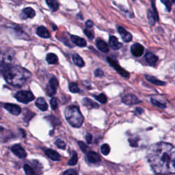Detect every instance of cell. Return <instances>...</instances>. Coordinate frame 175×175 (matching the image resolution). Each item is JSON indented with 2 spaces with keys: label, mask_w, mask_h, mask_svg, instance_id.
<instances>
[{
  "label": "cell",
  "mask_w": 175,
  "mask_h": 175,
  "mask_svg": "<svg viewBox=\"0 0 175 175\" xmlns=\"http://www.w3.org/2000/svg\"><path fill=\"white\" fill-rule=\"evenodd\" d=\"M36 106L41 111H47L48 109V105L44 98L40 97L36 100Z\"/></svg>",
  "instance_id": "ffe728a7"
},
{
  "label": "cell",
  "mask_w": 175,
  "mask_h": 175,
  "mask_svg": "<svg viewBox=\"0 0 175 175\" xmlns=\"http://www.w3.org/2000/svg\"><path fill=\"white\" fill-rule=\"evenodd\" d=\"M94 97L97 100H99V101L100 103H101L103 104H105L107 103V97H106V96L104 95V94H100L99 95H94Z\"/></svg>",
  "instance_id": "83f0119b"
},
{
  "label": "cell",
  "mask_w": 175,
  "mask_h": 175,
  "mask_svg": "<svg viewBox=\"0 0 175 175\" xmlns=\"http://www.w3.org/2000/svg\"><path fill=\"white\" fill-rule=\"evenodd\" d=\"M151 102H152V104H153L154 106L159 107V108H165V107H166V105H165L164 103H162L161 102H159V101H158L157 100H156V99H151Z\"/></svg>",
  "instance_id": "1f68e13d"
},
{
  "label": "cell",
  "mask_w": 175,
  "mask_h": 175,
  "mask_svg": "<svg viewBox=\"0 0 175 175\" xmlns=\"http://www.w3.org/2000/svg\"><path fill=\"white\" fill-rule=\"evenodd\" d=\"M145 77H146V79L148 81H150L151 83L155 85H165L166 84L163 82V81H160L157 79H156L155 77H152V76H149V75H145Z\"/></svg>",
  "instance_id": "d4e9b609"
},
{
  "label": "cell",
  "mask_w": 175,
  "mask_h": 175,
  "mask_svg": "<svg viewBox=\"0 0 175 175\" xmlns=\"http://www.w3.org/2000/svg\"><path fill=\"white\" fill-rule=\"evenodd\" d=\"M87 159L90 163H98L100 162V157L96 152L90 151L87 154Z\"/></svg>",
  "instance_id": "4fadbf2b"
},
{
  "label": "cell",
  "mask_w": 175,
  "mask_h": 175,
  "mask_svg": "<svg viewBox=\"0 0 175 175\" xmlns=\"http://www.w3.org/2000/svg\"><path fill=\"white\" fill-rule=\"evenodd\" d=\"M45 152V154L47 157L50 158L51 160H53V161L58 162L61 159L60 155H59L56 151H55L54 150L47 149L45 151V152Z\"/></svg>",
  "instance_id": "2e32d148"
},
{
  "label": "cell",
  "mask_w": 175,
  "mask_h": 175,
  "mask_svg": "<svg viewBox=\"0 0 175 175\" xmlns=\"http://www.w3.org/2000/svg\"><path fill=\"white\" fill-rule=\"evenodd\" d=\"M82 103L84 104V106L85 107H88V108H98L99 107L97 103H95L93 100L88 98H84L82 100Z\"/></svg>",
  "instance_id": "44dd1931"
},
{
  "label": "cell",
  "mask_w": 175,
  "mask_h": 175,
  "mask_svg": "<svg viewBox=\"0 0 175 175\" xmlns=\"http://www.w3.org/2000/svg\"><path fill=\"white\" fill-rule=\"evenodd\" d=\"M145 59L147 62L151 66L155 65L158 60V58L156 55L152 53H147L145 55Z\"/></svg>",
  "instance_id": "d6986e66"
},
{
  "label": "cell",
  "mask_w": 175,
  "mask_h": 175,
  "mask_svg": "<svg viewBox=\"0 0 175 175\" xmlns=\"http://www.w3.org/2000/svg\"><path fill=\"white\" fill-rule=\"evenodd\" d=\"M118 32L121 36V38L125 43H129L132 40V35L129 32L126 30L125 28H123L121 26L118 27Z\"/></svg>",
  "instance_id": "9c48e42d"
},
{
  "label": "cell",
  "mask_w": 175,
  "mask_h": 175,
  "mask_svg": "<svg viewBox=\"0 0 175 175\" xmlns=\"http://www.w3.org/2000/svg\"><path fill=\"white\" fill-rule=\"evenodd\" d=\"M100 151H101L103 155H107L110 152V147L107 144H104L100 147Z\"/></svg>",
  "instance_id": "f546056e"
},
{
  "label": "cell",
  "mask_w": 175,
  "mask_h": 175,
  "mask_svg": "<svg viewBox=\"0 0 175 175\" xmlns=\"http://www.w3.org/2000/svg\"><path fill=\"white\" fill-rule=\"evenodd\" d=\"M46 60L50 64H55L58 63V58L57 55L55 54H54L53 53H50L47 55Z\"/></svg>",
  "instance_id": "603a6c76"
},
{
  "label": "cell",
  "mask_w": 175,
  "mask_h": 175,
  "mask_svg": "<svg viewBox=\"0 0 175 175\" xmlns=\"http://www.w3.org/2000/svg\"><path fill=\"white\" fill-rule=\"evenodd\" d=\"M55 144L59 148H62V149H64L66 147L65 142L60 139H58L56 141H55Z\"/></svg>",
  "instance_id": "d6a6232c"
},
{
  "label": "cell",
  "mask_w": 175,
  "mask_h": 175,
  "mask_svg": "<svg viewBox=\"0 0 175 175\" xmlns=\"http://www.w3.org/2000/svg\"><path fill=\"white\" fill-rule=\"evenodd\" d=\"M14 97L17 99L18 102L27 104L32 100L34 99V96L33 95L30 91L28 90H22L18 92L17 94L14 95Z\"/></svg>",
  "instance_id": "277c9868"
},
{
  "label": "cell",
  "mask_w": 175,
  "mask_h": 175,
  "mask_svg": "<svg viewBox=\"0 0 175 175\" xmlns=\"http://www.w3.org/2000/svg\"><path fill=\"white\" fill-rule=\"evenodd\" d=\"M69 90L73 93H78L80 91L79 87H78V85L74 82L69 84Z\"/></svg>",
  "instance_id": "f1b7e54d"
},
{
  "label": "cell",
  "mask_w": 175,
  "mask_h": 175,
  "mask_svg": "<svg viewBox=\"0 0 175 175\" xmlns=\"http://www.w3.org/2000/svg\"><path fill=\"white\" fill-rule=\"evenodd\" d=\"M147 18H148V23H149L150 25H155V22L157 21V20H156V18H155V14H154V13L152 12V11L151 10H148Z\"/></svg>",
  "instance_id": "484cf974"
},
{
  "label": "cell",
  "mask_w": 175,
  "mask_h": 175,
  "mask_svg": "<svg viewBox=\"0 0 175 175\" xmlns=\"http://www.w3.org/2000/svg\"><path fill=\"white\" fill-rule=\"evenodd\" d=\"M162 2V3L163 4H165V6H166V8L168 10V11L170 10L171 9V6H172V2H171L170 0H161Z\"/></svg>",
  "instance_id": "d590c367"
},
{
  "label": "cell",
  "mask_w": 175,
  "mask_h": 175,
  "mask_svg": "<svg viewBox=\"0 0 175 175\" xmlns=\"http://www.w3.org/2000/svg\"><path fill=\"white\" fill-rule=\"evenodd\" d=\"M84 32L85 33V35L89 39L92 40L93 39H94L95 34H94V33H93V32H92L91 30H89V29H84Z\"/></svg>",
  "instance_id": "e575fe53"
},
{
  "label": "cell",
  "mask_w": 175,
  "mask_h": 175,
  "mask_svg": "<svg viewBox=\"0 0 175 175\" xmlns=\"http://www.w3.org/2000/svg\"><path fill=\"white\" fill-rule=\"evenodd\" d=\"M11 151L14 155L20 159H25L27 157V153H26L25 151L18 144L14 145V146L11 147Z\"/></svg>",
  "instance_id": "52a82bcc"
},
{
  "label": "cell",
  "mask_w": 175,
  "mask_h": 175,
  "mask_svg": "<svg viewBox=\"0 0 175 175\" xmlns=\"http://www.w3.org/2000/svg\"><path fill=\"white\" fill-rule=\"evenodd\" d=\"M53 29L55 30V29H57V27L55 25H53Z\"/></svg>",
  "instance_id": "ee69618b"
},
{
  "label": "cell",
  "mask_w": 175,
  "mask_h": 175,
  "mask_svg": "<svg viewBox=\"0 0 175 175\" xmlns=\"http://www.w3.org/2000/svg\"><path fill=\"white\" fill-rule=\"evenodd\" d=\"M36 33L40 37L44 39H48L51 36L50 33L49 31H48V29L46 28L43 27V26H40V27L37 28Z\"/></svg>",
  "instance_id": "e0dca14e"
},
{
  "label": "cell",
  "mask_w": 175,
  "mask_h": 175,
  "mask_svg": "<svg viewBox=\"0 0 175 175\" xmlns=\"http://www.w3.org/2000/svg\"><path fill=\"white\" fill-rule=\"evenodd\" d=\"M96 45L98 49L100 51L103 52V53H107L109 51V47L107 45V44L103 41V40L98 39L96 41Z\"/></svg>",
  "instance_id": "ac0fdd59"
},
{
  "label": "cell",
  "mask_w": 175,
  "mask_h": 175,
  "mask_svg": "<svg viewBox=\"0 0 175 175\" xmlns=\"http://www.w3.org/2000/svg\"><path fill=\"white\" fill-rule=\"evenodd\" d=\"M170 1L172 3H175V0H170Z\"/></svg>",
  "instance_id": "f6af8a7d"
},
{
  "label": "cell",
  "mask_w": 175,
  "mask_h": 175,
  "mask_svg": "<svg viewBox=\"0 0 175 175\" xmlns=\"http://www.w3.org/2000/svg\"><path fill=\"white\" fill-rule=\"evenodd\" d=\"M109 43L111 48L114 50H118L122 47L121 43H119L118 39L114 36H111L109 39Z\"/></svg>",
  "instance_id": "9a60e30c"
},
{
  "label": "cell",
  "mask_w": 175,
  "mask_h": 175,
  "mask_svg": "<svg viewBox=\"0 0 175 175\" xmlns=\"http://www.w3.org/2000/svg\"><path fill=\"white\" fill-rule=\"evenodd\" d=\"M2 73L5 80L9 84L18 87L23 85L31 77V73L28 70L19 66L2 65Z\"/></svg>",
  "instance_id": "7a4b0ae2"
},
{
  "label": "cell",
  "mask_w": 175,
  "mask_h": 175,
  "mask_svg": "<svg viewBox=\"0 0 175 175\" xmlns=\"http://www.w3.org/2000/svg\"><path fill=\"white\" fill-rule=\"evenodd\" d=\"M152 10H153V13H154L155 16L156 20H157V21L159 20V17H158V14H157V10H156V8H155V3H154L153 2H152Z\"/></svg>",
  "instance_id": "ab89813d"
},
{
  "label": "cell",
  "mask_w": 175,
  "mask_h": 175,
  "mask_svg": "<svg viewBox=\"0 0 175 175\" xmlns=\"http://www.w3.org/2000/svg\"><path fill=\"white\" fill-rule=\"evenodd\" d=\"M23 169H24L25 174L28 175H33V174H36V172H34V170H33L32 167L28 164H25L23 166Z\"/></svg>",
  "instance_id": "4dcf8cb0"
},
{
  "label": "cell",
  "mask_w": 175,
  "mask_h": 175,
  "mask_svg": "<svg viewBox=\"0 0 175 175\" xmlns=\"http://www.w3.org/2000/svg\"><path fill=\"white\" fill-rule=\"evenodd\" d=\"M58 86V81L57 79L55 77H52L47 86L46 90H47V95L51 96L55 95V93H56Z\"/></svg>",
  "instance_id": "8992f818"
},
{
  "label": "cell",
  "mask_w": 175,
  "mask_h": 175,
  "mask_svg": "<svg viewBox=\"0 0 175 175\" xmlns=\"http://www.w3.org/2000/svg\"><path fill=\"white\" fill-rule=\"evenodd\" d=\"M85 140H86V142L88 144H91L92 141V136L91 134L88 133L86 136H85Z\"/></svg>",
  "instance_id": "60d3db41"
},
{
  "label": "cell",
  "mask_w": 175,
  "mask_h": 175,
  "mask_svg": "<svg viewBox=\"0 0 175 175\" xmlns=\"http://www.w3.org/2000/svg\"><path fill=\"white\" fill-rule=\"evenodd\" d=\"M63 174H69V175L70 174V175H77V172H76L75 170L69 169V170H68L67 171H66V172H64Z\"/></svg>",
  "instance_id": "f35d334b"
},
{
  "label": "cell",
  "mask_w": 175,
  "mask_h": 175,
  "mask_svg": "<svg viewBox=\"0 0 175 175\" xmlns=\"http://www.w3.org/2000/svg\"><path fill=\"white\" fill-rule=\"evenodd\" d=\"M78 145H79V146H80V148H81V151H82L84 152H86L87 148H88V147H87V145H86V144H85V143H84L83 142H81V141H79V142H78Z\"/></svg>",
  "instance_id": "8d00e7d4"
},
{
  "label": "cell",
  "mask_w": 175,
  "mask_h": 175,
  "mask_svg": "<svg viewBox=\"0 0 175 175\" xmlns=\"http://www.w3.org/2000/svg\"><path fill=\"white\" fill-rule=\"evenodd\" d=\"M131 54L136 57H140L144 53V47L139 43H135L131 47Z\"/></svg>",
  "instance_id": "8fae6325"
},
{
  "label": "cell",
  "mask_w": 175,
  "mask_h": 175,
  "mask_svg": "<svg viewBox=\"0 0 175 175\" xmlns=\"http://www.w3.org/2000/svg\"><path fill=\"white\" fill-rule=\"evenodd\" d=\"M73 60L74 64L79 67H83L85 65V63L83 60V59L81 58L78 54H74L73 55Z\"/></svg>",
  "instance_id": "cb8c5ba5"
},
{
  "label": "cell",
  "mask_w": 175,
  "mask_h": 175,
  "mask_svg": "<svg viewBox=\"0 0 175 175\" xmlns=\"http://www.w3.org/2000/svg\"><path fill=\"white\" fill-rule=\"evenodd\" d=\"M65 117L69 123L73 127L80 128L84 122V117L77 107L72 106L65 110Z\"/></svg>",
  "instance_id": "3957f363"
},
{
  "label": "cell",
  "mask_w": 175,
  "mask_h": 175,
  "mask_svg": "<svg viewBox=\"0 0 175 175\" xmlns=\"http://www.w3.org/2000/svg\"><path fill=\"white\" fill-rule=\"evenodd\" d=\"M78 162V157H77V155L76 153V152L73 151V153L71 158L69 161L68 162V164L69 166H75V164H77V163Z\"/></svg>",
  "instance_id": "4316f807"
},
{
  "label": "cell",
  "mask_w": 175,
  "mask_h": 175,
  "mask_svg": "<svg viewBox=\"0 0 175 175\" xmlns=\"http://www.w3.org/2000/svg\"><path fill=\"white\" fill-rule=\"evenodd\" d=\"M46 3L47 6L49 7V8L54 12L59 9V4L57 0H46Z\"/></svg>",
  "instance_id": "7402d4cb"
},
{
  "label": "cell",
  "mask_w": 175,
  "mask_h": 175,
  "mask_svg": "<svg viewBox=\"0 0 175 175\" xmlns=\"http://www.w3.org/2000/svg\"><path fill=\"white\" fill-rule=\"evenodd\" d=\"M107 62H108L109 64L112 66L114 69L116 70V71L120 74L121 75H122L124 77H126V78L129 77V73L126 71V70H125L124 69H122V67H121V66H119V64L116 61L114 60V59H112L109 57L107 58Z\"/></svg>",
  "instance_id": "5b68a950"
},
{
  "label": "cell",
  "mask_w": 175,
  "mask_h": 175,
  "mask_svg": "<svg viewBox=\"0 0 175 175\" xmlns=\"http://www.w3.org/2000/svg\"><path fill=\"white\" fill-rule=\"evenodd\" d=\"M4 108L8 110L10 114H12L14 116H18L19 115L21 112V109L20 108L19 106L17 105H14V104H10V103H6L4 104Z\"/></svg>",
  "instance_id": "ba28073f"
},
{
  "label": "cell",
  "mask_w": 175,
  "mask_h": 175,
  "mask_svg": "<svg viewBox=\"0 0 175 175\" xmlns=\"http://www.w3.org/2000/svg\"><path fill=\"white\" fill-rule=\"evenodd\" d=\"M122 102L125 103L126 105L131 106L140 103V100L136 96L133 95H127L122 98Z\"/></svg>",
  "instance_id": "30bf717a"
},
{
  "label": "cell",
  "mask_w": 175,
  "mask_h": 175,
  "mask_svg": "<svg viewBox=\"0 0 175 175\" xmlns=\"http://www.w3.org/2000/svg\"><path fill=\"white\" fill-rule=\"evenodd\" d=\"M95 75L97 77H101L104 75V73L100 69H96L95 71Z\"/></svg>",
  "instance_id": "74e56055"
},
{
  "label": "cell",
  "mask_w": 175,
  "mask_h": 175,
  "mask_svg": "<svg viewBox=\"0 0 175 175\" xmlns=\"http://www.w3.org/2000/svg\"><path fill=\"white\" fill-rule=\"evenodd\" d=\"M36 15L35 10L30 7L25 8L21 14V18L22 19H26V18H33Z\"/></svg>",
  "instance_id": "7c38bea8"
},
{
  "label": "cell",
  "mask_w": 175,
  "mask_h": 175,
  "mask_svg": "<svg viewBox=\"0 0 175 175\" xmlns=\"http://www.w3.org/2000/svg\"><path fill=\"white\" fill-rule=\"evenodd\" d=\"M50 103H51V108L54 110H56L58 108V99L56 98H52L50 100Z\"/></svg>",
  "instance_id": "836d02e7"
},
{
  "label": "cell",
  "mask_w": 175,
  "mask_h": 175,
  "mask_svg": "<svg viewBox=\"0 0 175 175\" xmlns=\"http://www.w3.org/2000/svg\"><path fill=\"white\" fill-rule=\"evenodd\" d=\"M85 26H86L88 28H91L94 26V23H93L91 20H88L85 22Z\"/></svg>",
  "instance_id": "b9f144b4"
},
{
  "label": "cell",
  "mask_w": 175,
  "mask_h": 175,
  "mask_svg": "<svg viewBox=\"0 0 175 175\" xmlns=\"http://www.w3.org/2000/svg\"><path fill=\"white\" fill-rule=\"evenodd\" d=\"M148 162L156 174L175 173V147L159 142L151 145L147 152Z\"/></svg>",
  "instance_id": "6da1fadb"
},
{
  "label": "cell",
  "mask_w": 175,
  "mask_h": 175,
  "mask_svg": "<svg viewBox=\"0 0 175 175\" xmlns=\"http://www.w3.org/2000/svg\"><path fill=\"white\" fill-rule=\"evenodd\" d=\"M137 112H138V114H142V112H143V110L142 109H141V108H140V107H138V108H137L136 109V110Z\"/></svg>",
  "instance_id": "7bdbcfd3"
},
{
  "label": "cell",
  "mask_w": 175,
  "mask_h": 175,
  "mask_svg": "<svg viewBox=\"0 0 175 175\" xmlns=\"http://www.w3.org/2000/svg\"><path fill=\"white\" fill-rule=\"evenodd\" d=\"M70 39H71V41L78 47H84L86 46V41L80 36L72 35L70 36Z\"/></svg>",
  "instance_id": "5bb4252c"
}]
</instances>
